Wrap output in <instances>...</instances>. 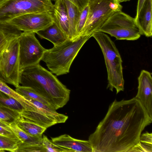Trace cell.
Instances as JSON below:
<instances>
[{"instance_id":"cell-1","label":"cell","mask_w":152,"mask_h":152,"mask_svg":"<svg viewBox=\"0 0 152 152\" xmlns=\"http://www.w3.org/2000/svg\"><path fill=\"white\" fill-rule=\"evenodd\" d=\"M152 119L138 99L115 100L88 141L93 152H128Z\"/></svg>"},{"instance_id":"cell-2","label":"cell","mask_w":152,"mask_h":152,"mask_svg":"<svg viewBox=\"0 0 152 152\" xmlns=\"http://www.w3.org/2000/svg\"><path fill=\"white\" fill-rule=\"evenodd\" d=\"M20 84L31 88L56 110L63 107L69 100L70 90L39 63L21 71Z\"/></svg>"},{"instance_id":"cell-3","label":"cell","mask_w":152,"mask_h":152,"mask_svg":"<svg viewBox=\"0 0 152 152\" xmlns=\"http://www.w3.org/2000/svg\"><path fill=\"white\" fill-rule=\"evenodd\" d=\"M91 35L80 36L74 40L68 39L61 44L47 49L41 61L50 72L58 76L68 73L79 52Z\"/></svg>"},{"instance_id":"cell-4","label":"cell","mask_w":152,"mask_h":152,"mask_svg":"<svg viewBox=\"0 0 152 152\" xmlns=\"http://www.w3.org/2000/svg\"><path fill=\"white\" fill-rule=\"evenodd\" d=\"M98 43L103 53L107 73V88L117 94L124 90L122 60L114 43L104 33L96 31L92 35Z\"/></svg>"},{"instance_id":"cell-5","label":"cell","mask_w":152,"mask_h":152,"mask_svg":"<svg viewBox=\"0 0 152 152\" xmlns=\"http://www.w3.org/2000/svg\"><path fill=\"white\" fill-rule=\"evenodd\" d=\"M86 21L80 36L92 35L115 12L121 11L118 0H88Z\"/></svg>"},{"instance_id":"cell-6","label":"cell","mask_w":152,"mask_h":152,"mask_svg":"<svg viewBox=\"0 0 152 152\" xmlns=\"http://www.w3.org/2000/svg\"><path fill=\"white\" fill-rule=\"evenodd\" d=\"M97 31L107 33L117 40H135L142 35L135 18L121 11L114 13Z\"/></svg>"},{"instance_id":"cell-7","label":"cell","mask_w":152,"mask_h":152,"mask_svg":"<svg viewBox=\"0 0 152 152\" xmlns=\"http://www.w3.org/2000/svg\"><path fill=\"white\" fill-rule=\"evenodd\" d=\"M53 7L51 0H7L0 5V21L29 13H53Z\"/></svg>"},{"instance_id":"cell-8","label":"cell","mask_w":152,"mask_h":152,"mask_svg":"<svg viewBox=\"0 0 152 152\" xmlns=\"http://www.w3.org/2000/svg\"><path fill=\"white\" fill-rule=\"evenodd\" d=\"M19 37L10 42L0 62V75L5 83L15 87L20 84Z\"/></svg>"},{"instance_id":"cell-9","label":"cell","mask_w":152,"mask_h":152,"mask_svg":"<svg viewBox=\"0 0 152 152\" xmlns=\"http://www.w3.org/2000/svg\"><path fill=\"white\" fill-rule=\"evenodd\" d=\"M32 104L29 111L20 113L21 117L34 122L46 128L58 123H65L68 116L58 113L50 106L38 101L25 97Z\"/></svg>"},{"instance_id":"cell-10","label":"cell","mask_w":152,"mask_h":152,"mask_svg":"<svg viewBox=\"0 0 152 152\" xmlns=\"http://www.w3.org/2000/svg\"><path fill=\"white\" fill-rule=\"evenodd\" d=\"M20 69L39 64L47 50L36 38L35 33L23 31L19 37Z\"/></svg>"},{"instance_id":"cell-11","label":"cell","mask_w":152,"mask_h":152,"mask_svg":"<svg viewBox=\"0 0 152 152\" xmlns=\"http://www.w3.org/2000/svg\"><path fill=\"white\" fill-rule=\"evenodd\" d=\"M7 22L21 31L35 33L51 24L54 19L53 13L44 12L23 14Z\"/></svg>"},{"instance_id":"cell-12","label":"cell","mask_w":152,"mask_h":152,"mask_svg":"<svg viewBox=\"0 0 152 152\" xmlns=\"http://www.w3.org/2000/svg\"><path fill=\"white\" fill-rule=\"evenodd\" d=\"M138 91L135 97L141 102L152 119V77L151 73L142 70L138 78Z\"/></svg>"},{"instance_id":"cell-13","label":"cell","mask_w":152,"mask_h":152,"mask_svg":"<svg viewBox=\"0 0 152 152\" xmlns=\"http://www.w3.org/2000/svg\"><path fill=\"white\" fill-rule=\"evenodd\" d=\"M55 145L67 149L68 152H93V148L88 140L74 138L67 134L51 137Z\"/></svg>"},{"instance_id":"cell-14","label":"cell","mask_w":152,"mask_h":152,"mask_svg":"<svg viewBox=\"0 0 152 152\" xmlns=\"http://www.w3.org/2000/svg\"><path fill=\"white\" fill-rule=\"evenodd\" d=\"M152 0H145L135 18L142 35L148 37L152 35Z\"/></svg>"},{"instance_id":"cell-15","label":"cell","mask_w":152,"mask_h":152,"mask_svg":"<svg viewBox=\"0 0 152 152\" xmlns=\"http://www.w3.org/2000/svg\"><path fill=\"white\" fill-rule=\"evenodd\" d=\"M22 32L8 22L0 21V62L3 53L10 42L19 37Z\"/></svg>"},{"instance_id":"cell-16","label":"cell","mask_w":152,"mask_h":152,"mask_svg":"<svg viewBox=\"0 0 152 152\" xmlns=\"http://www.w3.org/2000/svg\"><path fill=\"white\" fill-rule=\"evenodd\" d=\"M53 16L55 21L69 39V26L66 6L63 0H56L54 4Z\"/></svg>"},{"instance_id":"cell-17","label":"cell","mask_w":152,"mask_h":152,"mask_svg":"<svg viewBox=\"0 0 152 152\" xmlns=\"http://www.w3.org/2000/svg\"><path fill=\"white\" fill-rule=\"evenodd\" d=\"M35 33L41 38L46 39L51 42L54 46L59 45L68 39L55 21L50 25Z\"/></svg>"},{"instance_id":"cell-18","label":"cell","mask_w":152,"mask_h":152,"mask_svg":"<svg viewBox=\"0 0 152 152\" xmlns=\"http://www.w3.org/2000/svg\"><path fill=\"white\" fill-rule=\"evenodd\" d=\"M67 8L69 26V39L77 38L76 27L80 12L77 7L68 0H63Z\"/></svg>"},{"instance_id":"cell-19","label":"cell","mask_w":152,"mask_h":152,"mask_svg":"<svg viewBox=\"0 0 152 152\" xmlns=\"http://www.w3.org/2000/svg\"><path fill=\"white\" fill-rule=\"evenodd\" d=\"M17 126L28 134L34 136H42V134L46 130L38 124L20 116L15 122Z\"/></svg>"},{"instance_id":"cell-20","label":"cell","mask_w":152,"mask_h":152,"mask_svg":"<svg viewBox=\"0 0 152 152\" xmlns=\"http://www.w3.org/2000/svg\"><path fill=\"white\" fill-rule=\"evenodd\" d=\"M0 91L17 101L21 105L24 110H28L31 104V102L10 87L0 75Z\"/></svg>"},{"instance_id":"cell-21","label":"cell","mask_w":152,"mask_h":152,"mask_svg":"<svg viewBox=\"0 0 152 152\" xmlns=\"http://www.w3.org/2000/svg\"><path fill=\"white\" fill-rule=\"evenodd\" d=\"M10 126L16 137L22 142L29 144H42V136H34L28 134L20 128L15 122L10 124Z\"/></svg>"},{"instance_id":"cell-22","label":"cell","mask_w":152,"mask_h":152,"mask_svg":"<svg viewBox=\"0 0 152 152\" xmlns=\"http://www.w3.org/2000/svg\"><path fill=\"white\" fill-rule=\"evenodd\" d=\"M152 152V134L146 132L141 134L139 142L128 151Z\"/></svg>"},{"instance_id":"cell-23","label":"cell","mask_w":152,"mask_h":152,"mask_svg":"<svg viewBox=\"0 0 152 152\" xmlns=\"http://www.w3.org/2000/svg\"><path fill=\"white\" fill-rule=\"evenodd\" d=\"M15 90L18 94L24 97L38 101L53 108L51 104L47 100L38 94L31 87L19 85L16 87Z\"/></svg>"},{"instance_id":"cell-24","label":"cell","mask_w":152,"mask_h":152,"mask_svg":"<svg viewBox=\"0 0 152 152\" xmlns=\"http://www.w3.org/2000/svg\"><path fill=\"white\" fill-rule=\"evenodd\" d=\"M21 141L18 138L10 137L0 134V151L14 152Z\"/></svg>"},{"instance_id":"cell-25","label":"cell","mask_w":152,"mask_h":152,"mask_svg":"<svg viewBox=\"0 0 152 152\" xmlns=\"http://www.w3.org/2000/svg\"><path fill=\"white\" fill-rule=\"evenodd\" d=\"M20 113L10 108L0 106V120L9 124L15 122L20 117Z\"/></svg>"},{"instance_id":"cell-26","label":"cell","mask_w":152,"mask_h":152,"mask_svg":"<svg viewBox=\"0 0 152 152\" xmlns=\"http://www.w3.org/2000/svg\"><path fill=\"white\" fill-rule=\"evenodd\" d=\"M0 106L10 108L19 113L24 110L19 102L0 91Z\"/></svg>"},{"instance_id":"cell-27","label":"cell","mask_w":152,"mask_h":152,"mask_svg":"<svg viewBox=\"0 0 152 152\" xmlns=\"http://www.w3.org/2000/svg\"><path fill=\"white\" fill-rule=\"evenodd\" d=\"M41 144L45 152H68L66 149L60 147L54 144L47 136L43 135L42 136Z\"/></svg>"},{"instance_id":"cell-28","label":"cell","mask_w":152,"mask_h":152,"mask_svg":"<svg viewBox=\"0 0 152 152\" xmlns=\"http://www.w3.org/2000/svg\"><path fill=\"white\" fill-rule=\"evenodd\" d=\"M14 152H45V151L42 144H29L21 142L18 144L17 149Z\"/></svg>"},{"instance_id":"cell-29","label":"cell","mask_w":152,"mask_h":152,"mask_svg":"<svg viewBox=\"0 0 152 152\" xmlns=\"http://www.w3.org/2000/svg\"><path fill=\"white\" fill-rule=\"evenodd\" d=\"M88 11V5L80 12L76 27L77 38L80 36L86 23Z\"/></svg>"},{"instance_id":"cell-30","label":"cell","mask_w":152,"mask_h":152,"mask_svg":"<svg viewBox=\"0 0 152 152\" xmlns=\"http://www.w3.org/2000/svg\"><path fill=\"white\" fill-rule=\"evenodd\" d=\"M0 134L10 137L18 138L10 126V124L0 120Z\"/></svg>"},{"instance_id":"cell-31","label":"cell","mask_w":152,"mask_h":152,"mask_svg":"<svg viewBox=\"0 0 152 152\" xmlns=\"http://www.w3.org/2000/svg\"><path fill=\"white\" fill-rule=\"evenodd\" d=\"M76 6L81 12L88 5V0H68Z\"/></svg>"},{"instance_id":"cell-32","label":"cell","mask_w":152,"mask_h":152,"mask_svg":"<svg viewBox=\"0 0 152 152\" xmlns=\"http://www.w3.org/2000/svg\"><path fill=\"white\" fill-rule=\"evenodd\" d=\"M145 0H138L137 6L136 15L139 13Z\"/></svg>"},{"instance_id":"cell-33","label":"cell","mask_w":152,"mask_h":152,"mask_svg":"<svg viewBox=\"0 0 152 152\" xmlns=\"http://www.w3.org/2000/svg\"><path fill=\"white\" fill-rule=\"evenodd\" d=\"M130 0H118V1L120 2H126L129 1Z\"/></svg>"},{"instance_id":"cell-34","label":"cell","mask_w":152,"mask_h":152,"mask_svg":"<svg viewBox=\"0 0 152 152\" xmlns=\"http://www.w3.org/2000/svg\"><path fill=\"white\" fill-rule=\"evenodd\" d=\"M7 0H0V5L4 3Z\"/></svg>"},{"instance_id":"cell-35","label":"cell","mask_w":152,"mask_h":152,"mask_svg":"<svg viewBox=\"0 0 152 152\" xmlns=\"http://www.w3.org/2000/svg\"><path fill=\"white\" fill-rule=\"evenodd\" d=\"M54 0L55 1L56 0Z\"/></svg>"}]
</instances>
